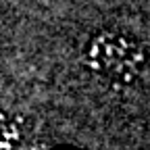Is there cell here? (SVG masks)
Instances as JSON below:
<instances>
[{
  "instance_id": "1",
  "label": "cell",
  "mask_w": 150,
  "mask_h": 150,
  "mask_svg": "<svg viewBox=\"0 0 150 150\" xmlns=\"http://www.w3.org/2000/svg\"><path fill=\"white\" fill-rule=\"evenodd\" d=\"M86 65L112 81H131L144 67V50L138 42L117 33H102L86 50Z\"/></svg>"
}]
</instances>
